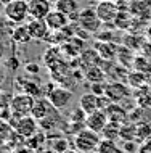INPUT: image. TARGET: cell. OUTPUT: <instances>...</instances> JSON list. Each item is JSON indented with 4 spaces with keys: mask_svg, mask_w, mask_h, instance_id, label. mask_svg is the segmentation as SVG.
<instances>
[{
    "mask_svg": "<svg viewBox=\"0 0 151 153\" xmlns=\"http://www.w3.org/2000/svg\"><path fill=\"white\" fill-rule=\"evenodd\" d=\"M100 135H101L100 132H95L85 126L79 132H76L74 139H72V145L80 153H93L96 152V148L101 142Z\"/></svg>",
    "mask_w": 151,
    "mask_h": 153,
    "instance_id": "cell-1",
    "label": "cell"
},
{
    "mask_svg": "<svg viewBox=\"0 0 151 153\" xmlns=\"http://www.w3.org/2000/svg\"><path fill=\"white\" fill-rule=\"evenodd\" d=\"M3 15L15 24H23L29 19V3L27 0H10L3 5Z\"/></svg>",
    "mask_w": 151,
    "mask_h": 153,
    "instance_id": "cell-2",
    "label": "cell"
},
{
    "mask_svg": "<svg viewBox=\"0 0 151 153\" xmlns=\"http://www.w3.org/2000/svg\"><path fill=\"white\" fill-rule=\"evenodd\" d=\"M32 106H34V97L26 92H19L10 98V110L13 118L29 116L32 113Z\"/></svg>",
    "mask_w": 151,
    "mask_h": 153,
    "instance_id": "cell-3",
    "label": "cell"
},
{
    "mask_svg": "<svg viewBox=\"0 0 151 153\" xmlns=\"http://www.w3.org/2000/svg\"><path fill=\"white\" fill-rule=\"evenodd\" d=\"M77 24H79L82 29H85L87 32H98L100 26L103 23H101V19L98 18V15H96V10H93L92 7H87V8H82V10L79 11V15H77Z\"/></svg>",
    "mask_w": 151,
    "mask_h": 153,
    "instance_id": "cell-4",
    "label": "cell"
},
{
    "mask_svg": "<svg viewBox=\"0 0 151 153\" xmlns=\"http://www.w3.org/2000/svg\"><path fill=\"white\" fill-rule=\"evenodd\" d=\"M13 126L15 132L19 135L21 139H29L32 135H35L39 126H37V119H35L32 114L29 116H21V118H13Z\"/></svg>",
    "mask_w": 151,
    "mask_h": 153,
    "instance_id": "cell-5",
    "label": "cell"
},
{
    "mask_svg": "<svg viewBox=\"0 0 151 153\" xmlns=\"http://www.w3.org/2000/svg\"><path fill=\"white\" fill-rule=\"evenodd\" d=\"M47 98L50 100V103L56 110H63V108H66L72 100V90L63 87V85H56V87H53L52 92L47 95Z\"/></svg>",
    "mask_w": 151,
    "mask_h": 153,
    "instance_id": "cell-6",
    "label": "cell"
},
{
    "mask_svg": "<svg viewBox=\"0 0 151 153\" xmlns=\"http://www.w3.org/2000/svg\"><path fill=\"white\" fill-rule=\"evenodd\" d=\"M96 15L101 19V23H114L119 15V8L113 2V0H100L96 5Z\"/></svg>",
    "mask_w": 151,
    "mask_h": 153,
    "instance_id": "cell-7",
    "label": "cell"
},
{
    "mask_svg": "<svg viewBox=\"0 0 151 153\" xmlns=\"http://www.w3.org/2000/svg\"><path fill=\"white\" fill-rule=\"evenodd\" d=\"M27 3H29V18L32 19H45L53 10V2L50 0H29Z\"/></svg>",
    "mask_w": 151,
    "mask_h": 153,
    "instance_id": "cell-8",
    "label": "cell"
},
{
    "mask_svg": "<svg viewBox=\"0 0 151 153\" xmlns=\"http://www.w3.org/2000/svg\"><path fill=\"white\" fill-rule=\"evenodd\" d=\"M26 24H27V29H29V32H31V37L34 40H47L48 34L52 32L45 19H32V18H29Z\"/></svg>",
    "mask_w": 151,
    "mask_h": 153,
    "instance_id": "cell-9",
    "label": "cell"
},
{
    "mask_svg": "<svg viewBox=\"0 0 151 153\" xmlns=\"http://www.w3.org/2000/svg\"><path fill=\"white\" fill-rule=\"evenodd\" d=\"M108 123H109V119H108V114H106L105 110H96L93 113H88L87 119H85V126L95 132H100V134L103 132V129L106 127Z\"/></svg>",
    "mask_w": 151,
    "mask_h": 153,
    "instance_id": "cell-10",
    "label": "cell"
},
{
    "mask_svg": "<svg viewBox=\"0 0 151 153\" xmlns=\"http://www.w3.org/2000/svg\"><path fill=\"white\" fill-rule=\"evenodd\" d=\"M45 21L48 24V27H50L52 32H58V31H63L66 29V27L69 26V16L61 13V11H58L55 8V10H52L50 13H48V16L45 18Z\"/></svg>",
    "mask_w": 151,
    "mask_h": 153,
    "instance_id": "cell-11",
    "label": "cell"
},
{
    "mask_svg": "<svg viewBox=\"0 0 151 153\" xmlns=\"http://www.w3.org/2000/svg\"><path fill=\"white\" fill-rule=\"evenodd\" d=\"M101 95L95 94V92H87L82 94L79 98V106L82 108L85 113H93L96 110H101Z\"/></svg>",
    "mask_w": 151,
    "mask_h": 153,
    "instance_id": "cell-12",
    "label": "cell"
},
{
    "mask_svg": "<svg viewBox=\"0 0 151 153\" xmlns=\"http://www.w3.org/2000/svg\"><path fill=\"white\" fill-rule=\"evenodd\" d=\"M55 110L56 108L52 105L47 97L45 98H37V100H34V106H32L31 114L37 119V121H42V119H45L47 116H50Z\"/></svg>",
    "mask_w": 151,
    "mask_h": 153,
    "instance_id": "cell-13",
    "label": "cell"
},
{
    "mask_svg": "<svg viewBox=\"0 0 151 153\" xmlns=\"http://www.w3.org/2000/svg\"><path fill=\"white\" fill-rule=\"evenodd\" d=\"M129 94H130V90L122 82H111V84H106V87H105V95L111 102H116V103L122 100V98H125Z\"/></svg>",
    "mask_w": 151,
    "mask_h": 153,
    "instance_id": "cell-14",
    "label": "cell"
},
{
    "mask_svg": "<svg viewBox=\"0 0 151 153\" xmlns=\"http://www.w3.org/2000/svg\"><path fill=\"white\" fill-rule=\"evenodd\" d=\"M55 8L58 11H61V13L68 15L69 19H77V15L80 11V7H79L77 0H56Z\"/></svg>",
    "mask_w": 151,
    "mask_h": 153,
    "instance_id": "cell-15",
    "label": "cell"
},
{
    "mask_svg": "<svg viewBox=\"0 0 151 153\" xmlns=\"http://www.w3.org/2000/svg\"><path fill=\"white\" fill-rule=\"evenodd\" d=\"M106 114H108V119L111 123H117V124H124L125 121H127L129 114L127 111H125L124 108H122L121 105H117L116 102H111L108 106L105 108Z\"/></svg>",
    "mask_w": 151,
    "mask_h": 153,
    "instance_id": "cell-16",
    "label": "cell"
},
{
    "mask_svg": "<svg viewBox=\"0 0 151 153\" xmlns=\"http://www.w3.org/2000/svg\"><path fill=\"white\" fill-rule=\"evenodd\" d=\"M11 40H13L15 44H18V45H26V44H29V40H32V37H31V32L29 29H27V24H16V26L11 29Z\"/></svg>",
    "mask_w": 151,
    "mask_h": 153,
    "instance_id": "cell-17",
    "label": "cell"
},
{
    "mask_svg": "<svg viewBox=\"0 0 151 153\" xmlns=\"http://www.w3.org/2000/svg\"><path fill=\"white\" fill-rule=\"evenodd\" d=\"M151 137V123H146V121H140L135 124V139L138 142H143V140L150 139Z\"/></svg>",
    "mask_w": 151,
    "mask_h": 153,
    "instance_id": "cell-18",
    "label": "cell"
},
{
    "mask_svg": "<svg viewBox=\"0 0 151 153\" xmlns=\"http://www.w3.org/2000/svg\"><path fill=\"white\" fill-rule=\"evenodd\" d=\"M121 126L122 124H117V123H111L109 121L106 124V127L101 132V135H105V139H109V140H116L117 137L121 135Z\"/></svg>",
    "mask_w": 151,
    "mask_h": 153,
    "instance_id": "cell-19",
    "label": "cell"
},
{
    "mask_svg": "<svg viewBox=\"0 0 151 153\" xmlns=\"http://www.w3.org/2000/svg\"><path fill=\"white\" fill-rule=\"evenodd\" d=\"M119 148H117L116 142L109 139H101L98 148H96V153H117Z\"/></svg>",
    "mask_w": 151,
    "mask_h": 153,
    "instance_id": "cell-20",
    "label": "cell"
},
{
    "mask_svg": "<svg viewBox=\"0 0 151 153\" xmlns=\"http://www.w3.org/2000/svg\"><path fill=\"white\" fill-rule=\"evenodd\" d=\"M119 137L122 140H132V139H135V124L124 123L121 126V135H119Z\"/></svg>",
    "mask_w": 151,
    "mask_h": 153,
    "instance_id": "cell-21",
    "label": "cell"
},
{
    "mask_svg": "<svg viewBox=\"0 0 151 153\" xmlns=\"http://www.w3.org/2000/svg\"><path fill=\"white\" fill-rule=\"evenodd\" d=\"M13 132H15V129H13L11 124L0 123V143H7L8 139H10L11 135H15Z\"/></svg>",
    "mask_w": 151,
    "mask_h": 153,
    "instance_id": "cell-22",
    "label": "cell"
},
{
    "mask_svg": "<svg viewBox=\"0 0 151 153\" xmlns=\"http://www.w3.org/2000/svg\"><path fill=\"white\" fill-rule=\"evenodd\" d=\"M85 77H87L90 82H93V84H101V82H103V79H105V74L95 66V68H90V69H88L87 74H85Z\"/></svg>",
    "mask_w": 151,
    "mask_h": 153,
    "instance_id": "cell-23",
    "label": "cell"
},
{
    "mask_svg": "<svg viewBox=\"0 0 151 153\" xmlns=\"http://www.w3.org/2000/svg\"><path fill=\"white\" fill-rule=\"evenodd\" d=\"M52 148H53V150H55L56 153H63L64 150H68V148H69V142H68V139L60 137L58 140H55V142L52 143Z\"/></svg>",
    "mask_w": 151,
    "mask_h": 153,
    "instance_id": "cell-24",
    "label": "cell"
},
{
    "mask_svg": "<svg viewBox=\"0 0 151 153\" xmlns=\"http://www.w3.org/2000/svg\"><path fill=\"white\" fill-rule=\"evenodd\" d=\"M138 148H140V143L132 142V140H122V150L125 153H138Z\"/></svg>",
    "mask_w": 151,
    "mask_h": 153,
    "instance_id": "cell-25",
    "label": "cell"
},
{
    "mask_svg": "<svg viewBox=\"0 0 151 153\" xmlns=\"http://www.w3.org/2000/svg\"><path fill=\"white\" fill-rule=\"evenodd\" d=\"M138 153H151V137L143 140L140 143V148H138Z\"/></svg>",
    "mask_w": 151,
    "mask_h": 153,
    "instance_id": "cell-26",
    "label": "cell"
},
{
    "mask_svg": "<svg viewBox=\"0 0 151 153\" xmlns=\"http://www.w3.org/2000/svg\"><path fill=\"white\" fill-rule=\"evenodd\" d=\"M24 69H26L27 74H39L40 71V66L35 65V63H27L26 66H24Z\"/></svg>",
    "mask_w": 151,
    "mask_h": 153,
    "instance_id": "cell-27",
    "label": "cell"
},
{
    "mask_svg": "<svg viewBox=\"0 0 151 153\" xmlns=\"http://www.w3.org/2000/svg\"><path fill=\"white\" fill-rule=\"evenodd\" d=\"M7 66H8V69H11V71H16V69H18V66H19V61L16 60V58H11V60L7 61Z\"/></svg>",
    "mask_w": 151,
    "mask_h": 153,
    "instance_id": "cell-28",
    "label": "cell"
},
{
    "mask_svg": "<svg viewBox=\"0 0 151 153\" xmlns=\"http://www.w3.org/2000/svg\"><path fill=\"white\" fill-rule=\"evenodd\" d=\"M13 153H37V150H34V148H27V147H21V148H16Z\"/></svg>",
    "mask_w": 151,
    "mask_h": 153,
    "instance_id": "cell-29",
    "label": "cell"
},
{
    "mask_svg": "<svg viewBox=\"0 0 151 153\" xmlns=\"http://www.w3.org/2000/svg\"><path fill=\"white\" fill-rule=\"evenodd\" d=\"M37 153H56L55 150H53L52 147H42V148H39Z\"/></svg>",
    "mask_w": 151,
    "mask_h": 153,
    "instance_id": "cell-30",
    "label": "cell"
},
{
    "mask_svg": "<svg viewBox=\"0 0 151 153\" xmlns=\"http://www.w3.org/2000/svg\"><path fill=\"white\" fill-rule=\"evenodd\" d=\"M63 153H80V152L76 150V148H68V150H64Z\"/></svg>",
    "mask_w": 151,
    "mask_h": 153,
    "instance_id": "cell-31",
    "label": "cell"
},
{
    "mask_svg": "<svg viewBox=\"0 0 151 153\" xmlns=\"http://www.w3.org/2000/svg\"><path fill=\"white\" fill-rule=\"evenodd\" d=\"M2 56H3V52H2V50H0V60H2Z\"/></svg>",
    "mask_w": 151,
    "mask_h": 153,
    "instance_id": "cell-32",
    "label": "cell"
},
{
    "mask_svg": "<svg viewBox=\"0 0 151 153\" xmlns=\"http://www.w3.org/2000/svg\"><path fill=\"white\" fill-rule=\"evenodd\" d=\"M50 2H53V3H55V2H56V0H50Z\"/></svg>",
    "mask_w": 151,
    "mask_h": 153,
    "instance_id": "cell-33",
    "label": "cell"
}]
</instances>
